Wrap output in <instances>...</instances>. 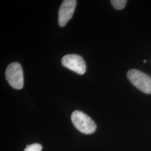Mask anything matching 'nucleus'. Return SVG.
I'll return each instance as SVG.
<instances>
[{
  "label": "nucleus",
  "instance_id": "obj_1",
  "mask_svg": "<svg viewBox=\"0 0 151 151\" xmlns=\"http://www.w3.org/2000/svg\"><path fill=\"white\" fill-rule=\"evenodd\" d=\"M71 120L76 128L82 133L90 134L96 129V125L94 121L81 111H73L71 115Z\"/></svg>",
  "mask_w": 151,
  "mask_h": 151
},
{
  "label": "nucleus",
  "instance_id": "obj_2",
  "mask_svg": "<svg viewBox=\"0 0 151 151\" xmlns=\"http://www.w3.org/2000/svg\"><path fill=\"white\" fill-rule=\"evenodd\" d=\"M130 82L134 86L145 93L151 94V77L143 72L132 69L127 73Z\"/></svg>",
  "mask_w": 151,
  "mask_h": 151
},
{
  "label": "nucleus",
  "instance_id": "obj_3",
  "mask_svg": "<svg viewBox=\"0 0 151 151\" xmlns=\"http://www.w3.org/2000/svg\"><path fill=\"white\" fill-rule=\"evenodd\" d=\"M6 78L11 86L20 90L24 86V73L21 65L13 62L9 65L5 72Z\"/></svg>",
  "mask_w": 151,
  "mask_h": 151
},
{
  "label": "nucleus",
  "instance_id": "obj_4",
  "mask_svg": "<svg viewBox=\"0 0 151 151\" xmlns=\"http://www.w3.org/2000/svg\"><path fill=\"white\" fill-rule=\"evenodd\" d=\"M62 65L79 75L86 72V65L83 58L77 54H67L62 58Z\"/></svg>",
  "mask_w": 151,
  "mask_h": 151
},
{
  "label": "nucleus",
  "instance_id": "obj_5",
  "mask_svg": "<svg viewBox=\"0 0 151 151\" xmlns=\"http://www.w3.org/2000/svg\"><path fill=\"white\" fill-rule=\"evenodd\" d=\"M77 1L76 0H65L60 6L58 12V23L60 27H63L73 16Z\"/></svg>",
  "mask_w": 151,
  "mask_h": 151
},
{
  "label": "nucleus",
  "instance_id": "obj_6",
  "mask_svg": "<svg viewBox=\"0 0 151 151\" xmlns=\"http://www.w3.org/2000/svg\"><path fill=\"white\" fill-rule=\"evenodd\" d=\"M127 1L126 0H111V3L114 7L116 10L123 9L127 4Z\"/></svg>",
  "mask_w": 151,
  "mask_h": 151
},
{
  "label": "nucleus",
  "instance_id": "obj_7",
  "mask_svg": "<svg viewBox=\"0 0 151 151\" xmlns=\"http://www.w3.org/2000/svg\"><path fill=\"white\" fill-rule=\"evenodd\" d=\"M42 146L39 143H34L30 145H27L24 151H41L42 150Z\"/></svg>",
  "mask_w": 151,
  "mask_h": 151
},
{
  "label": "nucleus",
  "instance_id": "obj_8",
  "mask_svg": "<svg viewBox=\"0 0 151 151\" xmlns=\"http://www.w3.org/2000/svg\"><path fill=\"white\" fill-rule=\"evenodd\" d=\"M143 62L145 63H147V60H144V61H143Z\"/></svg>",
  "mask_w": 151,
  "mask_h": 151
}]
</instances>
